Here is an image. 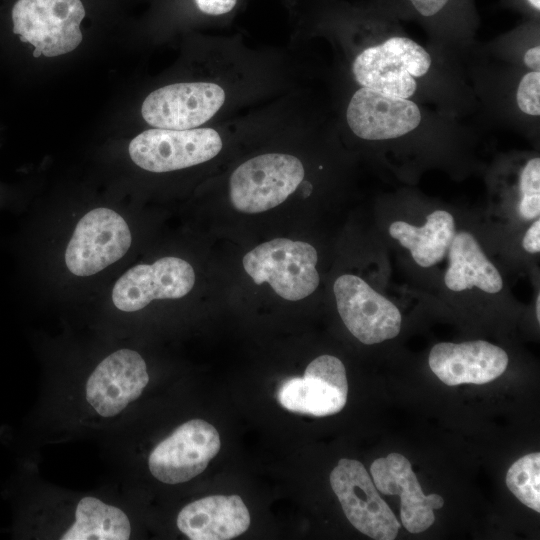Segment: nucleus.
<instances>
[{
  "label": "nucleus",
  "mask_w": 540,
  "mask_h": 540,
  "mask_svg": "<svg viewBox=\"0 0 540 540\" xmlns=\"http://www.w3.org/2000/svg\"><path fill=\"white\" fill-rule=\"evenodd\" d=\"M317 261L312 245L276 238L248 252L243 257V267L257 285L268 282L282 298L297 301L318 287Z\"/></svg>",
  "instance_id": "f257e3e1"
},
{
  "label": "nucleus",
  "mask_w": 540,
  "mask_h": 540,
  "mask_svg": "<svg viewBox=\"0 0 540 540\" xmlns=\"http://www.w3.org/2000/svg\"><path fill=\"white\" fill-rule=\"evenodd\" d=\"M81 0H17L11 10L13 32L34 46V57L71 52L82 41Z\"/></svg>",
  "instance_id": "f03ea898"
},
{
  "label": "nucleus",
  "mask_w": 540,
  "mask_h": 540,
  "mask_svg": "<svg viewBox=\"0 0 540 540\" xmlns=\"http://www.w3.org/2000/svg\"><path fill=\"white\" fill-rule=\"evenodd\" d=\"M430 66L431 57L421 45L396 36L358 54L352 72L362 87L408 99L417 88L415 77L425 75Z\"/></svg>",
  "instance_id": "7ed1b4c3"
},
{
  "label": "nucleus",
  "mask_w": 540,
  "mask_h": 540,
  "mask_svg": "<svg viewBox=\"0 0 540 540\" xmlns=\"http://www.w3.org/2000/svg\"><path fill=\"white\" fill-rule=\"evenodd\" d=\"M304 168L292 155L269 153L244 162L230 177V201L243 213H261L284 202L301 184Z\"/></svg>",
  "instance_id": "20e7f679"
},
{
  "label": "nucleus",
  "mask_w": 540,
  "mask_h": 540,
  "mask_svg": "<svg viewBox=\"0 0 540 540\" xmlns=\"http://www.w3.org/2000/svg\"><path fill=\"white\" fill-rule=\"evenodd\" d=\"M219 133L211 128L150 129L129 144L131 159L150 172H169L214 158L222 149Z\"/></svg>",
  "instance_id": "39448f33"
},
{
  "label": "nucleus",
  "mask_w": 540,
  "mask_h": 540,
  "mask_svg": "<svg viewBox=\"0 0 540 540\" xmlns=\"http://www.w3.org/2000/svg\"><path fill=\"white\" fill-rule=\"evenodd\" d=\"M330 484L347 519L357 530L376 540L396 538L400 523L362 463L340 459L330 474Z\"/></svg>",
  "instance_id": "423d86ee"
},
{
  "label": "nucleus",
  "mask_w": 540,
  "mask_h": 540,
  "mask_svg": "<svg viewBox=\"0 0 540 540\" xmlns=\"http://www.w3.org/2000/svg\"><path fill=\"white\" fill-rule=\"evenodd\" d=\"M131 245L126 221L115 211L96 208L78 222L65 252V262L77 276L93 275L122 258Z\"/></svg>",
  "instance_id": "0eeeda50"
},
{
  "label": "nucleus",
  "mask_w": 540,
  "mask_h": 540,
  "mask_svg": "<svg viewBox=\"0 0 540 540\" xmlns=\"http://www.w3.org/2000/svg\"><path fill=\"white\" fill-rule=\"evenodd\" d=\"M221 447L216 428L202 419L177 427L150 453L151 474L166 484L186 482L202 473Z\"/></svg>",
  "instance_id": "6e6552de"
},
{
  "label": "nucleus",
  "mask_w": 540,
  "mask_h": 540,
  "mask_svg": "<svg viewBox=\"0 0 540 540\" xmlns=\"http://www.w3.org/2000/svg\"><path fill=\"white\" fill-rule=\"evenodd\" d=\"M333 290L343 323L360 342L377 344L399 334V309L362 278L342 275L336 279Z\"/></svg>",
  "instance_id": "1a4fd4ad"
},
{
  "label": "nucleus",
  "mask_w": 540,
  "mask_h": 540,
  "mask_svg": "<svg viewBox=\"0 0 540 540\" xmlns=\"http://www.w3.org/2000/svg\"><path fill=\"white\" fill-rule=\"evenodd\" d=\"M224 101L225 92L215 83H176L151 92L142 103L141 113L155 128L187 130L207 122Z\"/></svg>",
  "instance_id": "9d476101"
},
{
  "label": "nucleus",
  "mask_w": 540,
  "mask_h": 540,
  "mask_svg": "<svg viewBox=\"0 0 540 540\" xmlns=\"http://www.w3.org/2000/svg\"><path fill=\"white\" fill-rule=\"evenodd\" d=\"M347 394L343 363L334 356L321 355L309 363L303 377L284 381L277 398L291 412L322 417L341 411Z\"/></svg>",
  "instance_id": "9b49d317"
},
{
  "label": "nucleus",
  "mask_w": 540,
  "mask_h": 540,
  "mask_svg": "<svg viewBox=\"0 0 540 540\" xmlns=\"http://www.w3.org/2000/svg\"><path fill=\"white\" fill-rule=\"evenodd\" d=\"M195 283L192 266L177 257H164L153 264H138L115 283L112 301L122 311L144 308L154 299H178Z\"/></svg>",
  "instance_id": "f8f14e48"
},
{
  "label": "nucleus",
  "mask_w": 540,
  "mask_h": 540,
  "mask_svg": "<svg viewBox=\"0 0 540 540\" xmlns=\"http://www.w3.org/2000/svg\"><path fill=\"white\" fill-rule=\"evenodd\" d=\"M148 381L146 363L140 354L120 349L100 362L89 376L86 399L99 415L112 417L135 401Z\"/></svg>",
  "instance_id": "ddd939ff"
},
{
  "label": "nucleus",
  "mask_w": 540,
  "mask_h": 540,
  "mask_svg": "<svg viewBox=\"0 0 540 540\" xmlns=\"http://www.w3.org/2000/svg\"><path fill=\"white\" fill-rule=\"evenodd\" d=\"M346 118L358 137L387 140L414 130L421 121V113L418 106L408 99L362 87L352 96Z\"/></svg>",
  "instance_id": "4468645a"
},
{
  "label": "nucleus",
  "mask_w": 540,
  "mask_h": 540,
  "mask_svg": "<svg viewBox=\"0 0 540 540\" xmlns=\"http://www.w3.org/2000/svg\"><path fill=\"white\" fill-rule=\"evenodd\" d=\"M508 365L506 352L487 341L438 343L430 351L429 366L445 384H485L498 378Z\"/></svg>",
  "instance_id": "2eb2a0df"
},
{
  "label": "nucleus",
  "mask_w": 540,
  "mask_h": 540,
  "mask_svg": "<svg viewBox=\"0 0 540 540\" xmlns=\"http://www.w3.org/2000/svg\"><path fill=\"white\" fill-rule=\"evenodd\" d=\"M370 473L378 491L401 498V521L410 533H420L434 523V510L440 509L444 500L440 495H425L408 459L391 453L376 459Z\"/></svg>",
  "instance_id": "dca6fc26"
},
{
  "label": "nucleus",
  "mask_w": 540,
  "mask_h": 540,
  "mask_svg": "<svg viewBox=\"0 0 540 540\" xmlns=\"http://www.w3.org/2000/svg\"><path fill=\"white\" fill-rule=\"evenodd\" d=\"M250 525L249 511L238 495H213L186 505L177 516V527L191 540H228Z\"/></svg>",
  "instance_id": "f3484780"
},
{
  "label": "nucleus",
  "mask_w": 540,
  "mask_h": 540,
  "mask_svg": "<svg viewBox=\"0 0 540 540\" xmlns=\"http://www.w3.org/2000/svg\"><path fill=\"white\" fill-rule=\"evenodd\" d=\"M448 251L450 263L444 277L448 289L460 292L476 287L490 294L501 291L499 271L472 234L456 233Z\"/></svg>",
  "instance_id": "a211bd4d"
},
{
  "label": "nucleus",
  "mask_w": 540,
  "mask_h": 540,
  "mask_svg": "<svg viewBox=\"0 0 540 540\" xmlns=\"http://www.w3.org/2000/svg\"><path fill=\"white\" fill-rule=\"evenodd\" d=\"M389 234L410 251L416 264L428 268L447 254L456 234L455 220L449 212L436 210L420 227L404 221L393 222Z\"/></svg>",
  "instance_id": "6ab92c4d"
},
{
  "label": "nucleus",
  "mask_w": 540,
  "mask_h": 540,
  "mask_svg": "<svg viewBox=\"0 0 540 540\" xmlns=\"http://www.w3.org/2000/svg\"><path fill=\"white\" fill-rule=\"evenodd\" d=\"M131 526L119 508L91 496L82 498L75 511V522L62 540H127Z\"/></svg>",
  "instance_id": "aec40b11"
},
{
  "label": "nucleus",
  "mask_w": 540,
  "mask_h": 540,
  "mask_svg": "<svg viewBox=\"0 0 540 540\" xmlns=\"http://www.w3.org/2000/svg\"><path fill=\"white\" fill-rule=\"evenodd\" d=\"M540 454H527L514 462L507 474L508 489L524 505L540 512Z\"/></svg>",
  "instance_id": "412c9836"
},
{
  "label": "nucleus",
  "mask_w": 540,
  "mask_h": 540,
  "mask_svg": "<svg viewBox=\"0 0 540 540\" xmlns=\"http://www.w3.org/2000/svg\"><path fill=\"white\" fill-rule=\"evenodd\" d=\"M522 198L519 203V214L525 220H531L540 213V158L530 159L520 175Z\"/></svg>",
  "instance_id": "4be33fe9"
},
{
  "label": "nucleus",
  "mask_w": 540,
  "mask_h": 540,
  "mask_svg": "<svg viewBox=\"0 0 540 540\" xmlns=\"http://www.w3.org/2000/svg\"><path fill=\"white\" fill-rule=\"evenodd\" d=\"M518 107L532 116L540 115V72L527 73L520 81L516 94Z\"/></svg>",
  "instance_id": "5701e85b"
},
{
  "label": "nucleus",
  "mask_w": 540,
  "mask_h": 540,
  "mask_svg": "<svg viewBox=\"0 0 540 540\" xmlns=\"http://www.w3.org/2000/svg\"><path fill=\"white\" fill-rule=\"evenodd\" d=\"M199 10L208 15H222L230 12L237 0H195Z\"/></svg>",
  "instance_id": "b1692460"
},
{
  "label": "nucleus",
  "mask_w": 540,
  "mask_h": 540,
  "mask_svg": "<svg viewBox=\"0 0 540 540\" xmlns=\"http://www.w3.org/2000/svg\"><path fill=\"white\" fill-rule=\"evenodd\" d=\"M523 248L531 253L536 254L540 251V220H535L526 231L523 241Z\"/></svg>",
  "instance_id": "393cba45"
},
{
  "label": "nucleus",
  "mask_w": 540,
  "mask_h": 540,
  "mask_svg": "<svg viewBox=\"0 0 540 540\" xmlns=\"http://www.w3.org/2000/svg\"><path fill=\"white\" fill-rule=\"evenodd\" d=\"M448 1L449 0H410L414 8L425 17L438 13Z\"/></svg>",
  "instance_id": "a878e982"
},
{
  "label": "nucleus",
  "mask_w": 540,
  "mask_h": 540,
  "mask_svg": "<svg viewBox=\"0 0 540 540\" xmlns=\"http://www.w3.org/2000/svg\"><path fill=\"white\" fill-rule=\"evenodd\" d=\"M524 62L527 67L533 71L540 70V46H535L527 50L524 56Z\"/></svg>",
  "instance_id": "bb28decb"
},
{
  "label": "nucleus",
  "mask_w": 540,
  "mask_h": 540,
  "mask_svg": "<svg viewBox=\"0 0 540 540\" xmlns=\"http://www.w3.org/2000/svg\"><path fill=\"white\" fill-rule=\"evenodd\" d=\"M536 316L539 322L540 321V295H537V299H536Z\"/></svg>",
  "instance_id": "cd10ccee"
},
{
  "label": "nucleus",
  "mask_w": 540,
  "mask_h": 540,
  "mask_svg": "<svg viewBox=\"0 0 540 540\" xmlns=\"http://www.w3.org/2000/svg\"><path fill=\"white\" fill-rule=\"evenodd\" d=\"M530 4L537 10L540 9V0H528Z\"/></svg>",
  "instance_id": "c85d7f7f"
}]
</instances>
